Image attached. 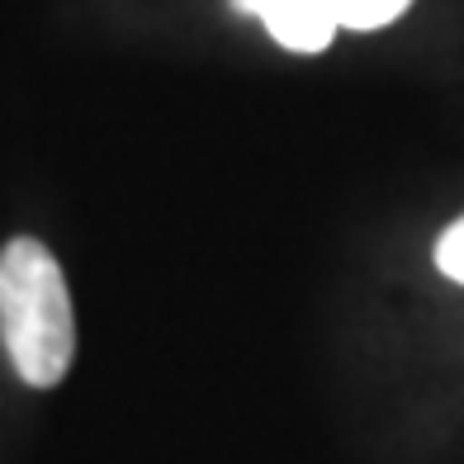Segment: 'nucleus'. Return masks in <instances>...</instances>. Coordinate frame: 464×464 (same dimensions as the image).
<instances>
[{
  "instance_id": "2",
  "label": "nucleus",
  "mask_w": 464,
  "mask_h": 464,
  "mask_svg": "<svg viewBox=\"0 0 464 464\" xmlns=\"http://www.w3.org/2000/svg\"><path fill=\"white\" fill-rule=\"evenodd\" d=\"M232 5L251 19H261L266 34L276 38L285 53H299V57L332 48V38L342 34L327 0H232Z\"/></svg>"
},
{
  "instance_id": "3",
  "label": "nucleus",
  "mask_w": 464,
  "mask_h": 464,
  "mask_svg": "<svg viewBox=\"0 0 464 464\" xmlns=\"http://www.w3.org/2000/svg\"><path fill=\"white\" fill-rule=\"evenodd\" d=\"M327 5L342 29L374 34V29H389L393 19H403L412 10V0H327Z\"/></svg>"
},
{
  "instance_id": "1",
  "label": "nucleus",
  "mask_w": 464,
  "mask_h": 464,
  "mask_svg": "<svg viewBox=\"0 0 464 464\" xmlns=\"http://www.w3.org/2000/svg\"><path fill=\"white\" fill-rule=\"evenodd\" d=\"M0 342L29 389H53L76 361V308L57 256L38 237L0 246Z\"/></svg>"
},
{
  "instance_id": "4",
  "label": "nucleus",
  "mask_w": 464,
  "mask_h": 464,
  "mask_svg": "<svg viewBox=\"0 0 464 464\" xmlns=\"http://www.w3.org/2000/svg\"><path fill=\"white\" fill-rule=\"evenodd\" d=\"M431 261H436V270L446 280H455V285H464V214L455 218V223H446V232L436 237V251H431Z\"/></svg>"
}]
</instances>
